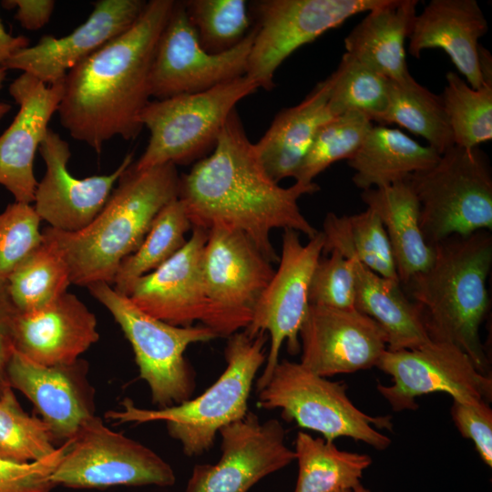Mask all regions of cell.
I'll list each match as a JSON object with an SVG mask.
<instances>
[{"label":"cell","instance_id":"15","mask_svg":"<svg viewBox=\"0 0 492 492\" xmlns=\"http://www.w3.org/2000/svg\"><path fill=\"white\" fill-rule=\"evenodd\" d=\"M255 36L252 26L246 37L220 54L200 44L182 1H175L158 40L149 75L150 97L165 99L202 92L246 75Z\"/></svg>","mask_w":492,"mask_h":492},{"label":"cell","instance_id":"34","mask_svg":"<svg viewBox=\"0 0 492 492\" xmlns=\"http://www.w3.org/2000/svg\"><path fill=\"white\" fill-rule=\"evenodd\" d=\"M190 230L181 201L176 199L168 203L155 217L139 247L120 263L113 289L125 295L135 280L156 270L181 249Z\"/></svg>","mask_w":492,"mask_h":492},{"label":"cell","instance_id":"19","mask_svg":"<svg viewBox=\"0 0 492 492\" xmlns=\"http://www.w3.org/2000/svg\"><path fill=\"white\" fill-rule=\"evenodd\" d=\"M143 0H98L87 20L62 37L43 36L1 67L19 69L51 86L64 82L70 69L128 30L141 14Z\"/></svg>","mask_w":492,"mask_h":492},{"label":"cell","instance_id":"14","mask_svg":"<svg viewBox=\"0 0 492 492\" xmlns=\"http://www.w3.org/2000/svg\"><path fill=\"white\" fill-rule=\"evenodd\" d=\"M376 367L392 378L390 385L378 384L377 390L395 412L417 409L416 399L433 393L465 403L492 400L491 376L451 343L430 340L414 349H386Z\"/></svg>","mask_w":492,"mask_h":492},{"label":"cell","instance_id":"44","mask_svg":"<svg viewBox=\"0 0 492 492\" xmlns=\"http://www.w3.org/2000/svg\"><path fill=\"white\" fill-rule=\"evenodd\" d=\"M18 312L13 304L6 280L0 279V395L7 382L6 369L14 347V327Z\"/></svg>","mask_w":492,"mask_h":492},{"label":"cell","instance_id":"27","mask_svg":"<svg viewBox=\"0 0 492 492\" xmlns=\"http://www.w3.org/2000/svg\"><path fill=\"white\" fill-rule=\"evenodd\" d=\"M362 200L379 216L394 255L398 280L406 284L425 271L435 256L419 222V203L408 179L363 190Z\"/></svg>","mask_w":492,"mask_h":492},{"label":"cell","instance_id":"29","mask_svg":"<svg viewBox=\"0 0 492 492\" xmlns=\"http://www.w3.org/2000/svg\"><path fill=\"white\" fill-rule=\"evenodd\" d=\"M354 307L384 332L387 350L417 348L430 341L420 313L402 285L367 269L354 258Z\"/></svg>","mask_w":492,"mask_h":492},{"label":"cell","instance_id":"47","mask_svg":"<svg viewBox=\"0 0 492 492\" xmlns=\"http://www.w3.org/2000/svg\"><path fill=\"white\" fill-rule=\"evenodd\" d=\"M478 65L483 85H492V57L487 49L479 46Z\"/></svg>","mask_w":492,"mask_h":492},{"label":"cell","instance_id":"40","mask_svg":"<svg viewBox=\"0 0 492 492\" xmlns=\"http://www.w3.org/2000/svg\"><path fill=\"white\" fill-rule=\"evenodd\" d=\"M41 219L34 206L15 201L0 213V279L43 242Z\"/></svg>","mask_w":492,"mask_h":492},{"label":"cell","instance_id":"46","mask_svg":"<svg viewBox=\"0 0 492 492\" xmlns=\"http://www.w3.org/2000/svg\"><path fill=\"white\" fill-rule=\"evenodd\" d=\"M29 44L30 40L26 36L10 35L0 19V67L15 53L28 47Z\"/></svg>","mask_w":492,"mask_h":492},{"label":"cell","instance_id":"42","mask_svg":"<svg viewBox=\"0 0 492 492\" xmlns=\"http://www.w3.org/2000/svg\"><path fill=\"white\" fill-rule=\"evenodd\" d=\"M68 444L69 440L37 461L19 463L0 457V492H51L56 487L51 475Z\"/></svg>","mask_w":492,"mask_h":492},{"label":"cell","instance_id":"25","mask_svg":"<svg viewBox=\"0 0 492 492\" xmlns=\"http://www.w3.org/2000/svg\"><path fill=\"white\" fill-rule=\"evenodd\" d=\"M328 77L299 104L282 109L255 143L260 159L276 182L294 177L318 129L334 118L328 106Z\"/></svg>","mask_w":492,"mask_h":492},{"label":"cell","instance_id":"9","mask_svg":"<svg viewBox=\"0 0 492 492\" xmlns=\"http://www.w3.org/2000/svg\"><path fill=\"white\" fill-rule=\"evenodd\" d=\"M120 326L131 344L139 377L149 385L152 403L164 408L191 398L195 372L184 356L193 343L218 335L205 325L175 326L138 309L112 285L96 282L87 287Z\"/></svg>","mask_w":492,"mask_h":492},{"label":"cell","instance_id":"24","mask_svg":"<svg viewBox=\"0 0 492 492\" xmlns=\"http://www.w3.org/2000/svg\"><path fill=\"white\" fill-rule=\"evenodd\" d=\"M488 25L476 0H431L416 14L408 36L409 54L418 58L425 49L439 48L474 89L483 86L478 65L479 39Z\"/></svg>","mask_w":492,"mask_h":492},{"label":"cell","instance_id":"36","mask_svg":"<svg viewBox=\"0 0 492 492\" xmlns=\"http://www.w3.org/2000/svg\"><path fill=\"white\" fill-rule=\"evenodd\" d=\"M441 99L455 146L474 149L492 138V85L471 87L455 72L446 76Z\"/></svg>","mask_w":492,"mask_h":492},{"label":"cell","instance_id":"18","mask_svg":"<svg viewBox=\"0 0 492 492\" xmlns=\"http://www.w3.org/2000/svg\"><path fill=\"white\" fill-rule=\"evenodd\" d=\"M38 149L46 173L37 184L34 208L49 227L67 232L80 231L93 220L133 159L128 153L110 174L78 179L67 169L69 144L58 133L49 128Z\"/></svg>","mask_w":492,"mask_h":492},{"label":"cell","instance_id":"10","mask_svg":"<svg viewBox=\"0 0 492 492\" xmlns=\"http://www.w3.org/2000/svg\"><path fill=\"white\" fill-rule=\"evenodd\" d=\"M57 486L107 488L115 486L171 487V466L153 450L121 433L110 430L92 415L69 440L51 475Z\"/></svg>","mask_w":492,"mask_h":492},{"label":"cell","instance_id":"2","mask_svg":"<svg viewBox=\"0 0 492 492\" xmlns=\"http://www.w3.org/2000/svg\"><path fill=\"white\" fill-rule=\"evenodd\" d=\"M174 2H146L128 30L68 71L57 113L73 138L100 153L114 137L139 135L156 46Z\"/></svg>","mask_w":492,"mask_h":492},{"label":"cell","instance_id":"38","mask_svg":"<svg viewBox=\"0 0 492 492\" xmlns=\"http://www.w3.org/2000/svg\"><path fill=\"white\" fill-rule=\"evenodd\" d=\"M200 46L220 54L240 44L251 29L252 17L244 0L182 1Z\"/></svg>","mask_w":492,"mask_h":492},{"label":"cell","instance_id":"28","mask_svg":"<svg viewBox=\"0 0 492 492\" xmlns=\"http://www.w3.org/2000/svg\"><path fill=\"white\" fill-rule=\"evenodd\" d=\"M440 158L398 128L373 126L357 152L347 160L354 169V184L363 190L378 189L405 180L433 166Z\"/></svg>","mask_w":492,"mask_h":492},{"label":"cell","instance_id":"13","mask_svg":"<svg viewBox=\"0 0 492 492\" xmlns=\"http://www.w3.org/2000/svg\"><path fill=\"white\" fill-rule=\"evenodd\" d=\"M323 243L322 231L303 244L299 232L283 231L278 268L255 305L251 323L243 330L251 337L266 332L270 334V349L256 382L257 392L269 381L284 343L291 354L301 351L299 333L310 307V282Z\"/></svg>","mask_w":492,"mask_h":492},{"label":"cell","instance_id":"21","mask_svg":"<svg viewBox=\"0 0 492 492\" xmlns=\"http://www.w3.org/2000/svg\"><path fill=\"white\" fill-rule=\"evenodd\" d=\"M208 231L192 228L186 243L156 270L135 280L127 296L147 314L175 326L202 323L207 313L203 252Z\"/></svg>","mask_w":492,"mask_h":492},{"label":"cell","instance_id":"35","mask_svg":"<svg viewBox=\"0 0 492 492\" xmlns=\"http://www.w3.org/2000/svg\"><path fill=\"white\" fill-rule=\"evenodd\" d=\"M328 79V106L333 117L359 112L381 123L388 106L389 78L344 53Z\"/></svg>","mask_w":492,"mask_h":492},{"label":"cell","instance_id":"48","mask_svg":"<svg viewBox=\"0 0 492 492\" xmlns=\"http://www.w3.org/2000/svg\"><path fill=\"white\" fill-rule=\"evenodd\" d=\"M6 76V69L0 67V88L2 87L3 82ZM12 107L8 103L0 102V119L5 117L10 110Z\"/></svg>","mask_w":492,"mask_h":492},{"label":"cell","instance_id":"4","mask_svg":"<svg viewBox=\"0 0 492 492\" xmlns=\"http://www.w3.org/2000/svg\"><path fill=\"white\" fill-rule=\"evenodd\" d=\"M433 247L431 265L403 285L406 295L417 307L431 341L456 346L481 374L490 375V361L480 338L489 308L490 231L452 236Z\"/></svg>","mask_w":492,"mask_h":492},{"label":"cell","instance_id":"39","mask_svg":"<svg viewBox=\"0 0 492 492\" xmlns=\"http://www.w3.org/2000/svg\"><path fill=\"white\" fill-rule=\"evenodd\" d=\"M56 447L48 425L25 412L14 389L5 387L0 395V457L33 462L48 456Z\"/></svg>","mask_w":492,"mask_h":492},{"label":"cell","instance_id":"12","mask_svg":"<svg viewBox=\"0 0 492 492\" xmlns=\"http://www.w3.org/2000/svg\"><path fill=\"white\" fill-rule=\"evenodd\" d=\"M384 0H258L249 4L255 36L246 76L272 90L274 75L295 50L351 16L369 12Z\"/></svg>","mask_w":492,"mask_h":492},{"label":"cell","instance_id":"30","mask_svg":"<svg viewBox=\"0 0 492 492\" xmlns=\"http://www.w3.org/2000/svg\"><path fill=\"white\" fill-rule=\"evenodd\" d=\"M321 231L323 254L337 251L346 258H354L374 272L399 282L388 237L379 216L372 209L353 215L330 212Z\"/></svg>","mask_w":492,"mask_h":492},{"label":"cell","instance_id":"26","mask_svg":"<svg viewBox=\"0 0 492 492\" xmlns=\"http://www.w3.org/2000/svg\"><path fill=\"white\" fill-rule=\"evenodd\" d=\"M417 4L416 0H384L344 38L345 53L392 81L405 78L410 74L405 42Z\"/></svg>","mask_w":492,"mask_h":492},{"label":"cell","instance_id":"5","mask_svg":"<svg viewBox=\"0 0 492 492\" xmlns=\"http://www.w3.org/2000/svg\"><path fill=\"white\" fill-rule=\"evenodd\" d=\"M266 339L264 333L251 337L244 331L229 336L224 349L225 369L195 398L158 409L140 408L125 398L121 410L108 411L105 417L121 424L163 421L169 436L181 444L186 456H200L213 446L222 427L249 412L253 382L266 361Z\"/></svg>","mask_w":492,"mask_h":492},{"label":"cell","instance_id":"1","mask_svg":"<svg viewBox=\"0 0 492 492\" xmlns=\"http://www.w3.org/2000/svg\"><path fill=\"white\" fill-rule=\"evenodd\" d=\"M316 183L283 188L264 169L235 109L210 154L179 176L178 199L192 228L224 227L243 233L272 263L274 229L293 230L309 239L317 231L302 213L299 199L319 190Z\"/></svg>","mask_w":492,"mask_h":492},{"label":"cell","instance_id":"23","mask_svg":"<svg viewBox=\"0 0 492 492\" xmlns=\"http://www.w3.org/2000/svg\"><path fill=\"white\" fill-rule=\"evenodd\" d=\"M98 339L95 314L68 292L43 309L18 313L15 322V350L46 366L77 363Z\"/></svg>","mask_w":492,"mask_h":492},{"label":"cell","instance_id":"49","mask_svg":"<svg viewBox=\"0 0 492 492\" xmlns=\"http://www.w3.org/2000/svg\"><path fill=\"white\" fill-rule=\"evenodd\" d=\"M334 492H372L369 488L364 487L362 484L352 489H341Z\"/></svg>","mask_w":492,"mask_h":492},{"label":"cell","instance_id":"11","mask_svg":"<svg viewBox=\"0 0 492 492\" xmlns=\"http://www.w3.org/2000/svg\"><path fill=\"white\" fill-rule=\"evenodd\" d=\"M273 273L272 262L243 233L210 228L203 252L207 313L201 323L218 337L245 330Z\"/></svg>","mask_w":492,"mask_h":492},{"label":"cell","instance_id":"32","mask_svg":"<svg viewBox=\"0 0 492 492\" xmlns=\"http://www.w3.org/2000/svg\"><path fill=\"white\" fill-rule=\"evenodd\" d=\"M381 125L396 124L424 138L442 155L455 146L452 130L440 96L420 85L410 74L392 81L386 111Z\"/></svg>","mask_w":492,"mask_h":492},{"label":"cell","instance_id":"37","mask_svg":"<svg viewBox=\"0 0 492 492\" xmlns=\"http://www.w3.org/2000/svg\"><path fill=\"white\" fill-rule=\"evenodd\" d=\"M373 121L359 112H348L324 123L317 131L293 179L309 185L333 163L352 158L362 146Z\"/></svg>","mask_w":492,"mask_h":492},{"label":"cell","instance_id":"45","mask_svg":"<svg viewBox=\"0 0 492 492\" xmlns=\"http://www.w3.org/2000/svg\"><path fill=\"white\" fill-rule=\"evenodd\" d=\"M7 9L16 8L15 18L27 30H38L50 20L55 8L53 0H6L2 2Z\"/></svg>","mask_w":492,"mask_h":492},{"label":"cell","instance_id":"17","mask_svg":"<svg viewBox=\"0 0 492 492\" xmlns=\"http://www.w3.org/2000/svg\"><path fill=\"white\" fill-rule=\"evenodd\" d=\"M299 339L300 364L323 377L376 367L387 349L382 328L356 309L310 304Z\"/></svg>","mask_w":492,"mask_h":492},{"label":"cell","instance_id":"41","mask_svg":"<svg viewBox=\"0 0 492 492\" xmlns=\"http://www.w3.org/2000/svg\"><path fill=\"white\" fill-rule=\"evenodd\" d=\"M355 292L354 260L337 251L321 257L310 282V304L342 310L355 309Z\"/></svg>","mask_w":492,"mask_h":492},{"label":"cell","instance_id":"33","mask_svg":"<svg viewBox=\"0 0 492 492\" xmlns=\"http://www.w3.org/2000/svg\"><path fill=\"white\" fill-rule=\"evenodd\" d=\"M13 304L19 313L38 311L67 292L71 284L67 262L43 238L6 278Z\"/></svg>","mask_w":492,"mask_h":492},{"label":"cell","instance_id":"43","mask_svg":"<svg viewBox=\"0 0 492 492\" xmlns=\"http://www.w3.org/2000/svg\"><path fill=\"white\" fill-rule=\"evenodd\" d=\"M451 416L463 437L470 439L482 461L492 466V410L486 401L453 400Z\"/></svg>","mask_w":492,"mask_h":492},{"label":"cell","instance_id":"6","mask_svg":"<svg viewBox=\"0 0 492 492\" xmlns=\"http://www.w3.org/2000/svg\"><path fill=\"white\" fill-rule=\"evenodd\" d=\"M258 88L245 75L202 92L149 101L140 114L149 139L131 167L143 170L200 159L215 147L236 105Z\"/></svg>","mask_w":492,"mask_h":492},{"label":"cell","instance_id":"3","mask_svg":"<svg viewBox=\"0 0 492 492\" xmlns=\"http://www.w3.org/2000/svg\"><path fill=\"white\" fill-rule=\"evenodd\" d=\"M131 165L85 228L74 232L49 226L42 230L44 240L67 262L71 284L112 285L120 263L139 247L157 214L178 199L179 175L175 165L143 170Z\"/></svg>","mask_w":492,"mask_h":492},{"label":"cell","instance_id":"16","mask_svg":"<svg viewBox=\"0 0 492 492\" xmlns=\"http://www.w3.org/2000/svg\"><path fill=\"white\" fill-rule=\"evenodd\" d=\"M221 456L216 464H197L185 492H249L262 478L295 461L285 430L275 418L261 421L249 411L222 427Z\"/></svg>","mask_w":492,"mask_h":492},{"label":"cell","instance_id":"22","mask_svg":"<svg viewBox=\"0 0 492 492\" xmlns=\"http://www.w3.org/2000/svg\"><path fill=\"white\" fill-rule=\"evenodd\" d=\"M85 364L46 366L14 350L6 369L7 382L36 406L54 440L72 439L92 415L90 393L84 383Z\"/></svg>","mask_w":492,"mask_h":492},{"label":"cell","instance_id":"31","mask_svg":"<svg viewBox=\"0 0 492 492\" xmlns=\"http://www.w3.org/2000/svg\"><path fill=\"white\" fill-rule=\"evenodd\" d=\"M298 474L293 492H334L361 484L372 464L366 454L339 449L333 442L299 431L295 438Z\"/></svg>","mask_w":492,"mask_h":492},{"label":"cell","instance_id":"7","mask_svg":"<svg viewBox=\"0 0 492 492\" xmlns=\"http://www.w3.org/2000/svg\"><path fill=\"white\" fill-rule=\"evenodd\" d=\"M419 203L425 241L492 230V174L478 148L454 146L430 168L407 179Z\"/></svg>","mask_w":492,"mask_h":492},{"label":"cell","instance_id":"8","mask_svg":"<svg viewBox=\"0 0 492 492\" xmlns=\"http://www.w3.org/2000/svg\"><path fill=\"white\" fill-rule=\"evenodd\" d=\"M257 393L260 407L280 409L283 419L318 432L327 441L348 437L378 451L391 445V439L377 430H391V416L364 413L347 396L344 384L320 376L300 363L279 361Z\"/></svg>","mask_w":492,"mask_h":492},{"label":"cell","instance_id":"20","mask_svg":"<svg viewBox=\"0 0 492 492\" xmlns=\"http://www.w3.org/2000/svg\"><path fill=\"white\" fill-rule=\"evenodd\" d=\"M63 91L64 82L47 86L27 73L9 86L19 110L0 136V185L14 196L15 201L34 202L38 184L34 173L36 152L49 129L52 116L58 110Z\"/></svg>","mask_w":492,"mask_h":492}]
</instances>
